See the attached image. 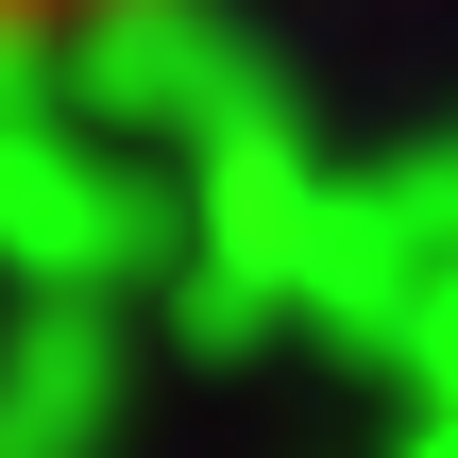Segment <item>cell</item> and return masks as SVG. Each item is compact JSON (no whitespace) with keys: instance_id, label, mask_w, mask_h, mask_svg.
I'll list each match as a JSON object with an SVG mask.
<instances>
[{"instance_id":"1","label":"cell","mask_w":458,"mask_h":458,"mask_svg":"<svg viewBox=\"0 0 458 458\" xmlns=\"http://www.w3.org/2000/svg\"><path fill=\"white\" fill-rule=\"evenodd\" d=\"M68 17H102V0H0V51H34V34H68Z\"/></svg>"}]
</instances>
